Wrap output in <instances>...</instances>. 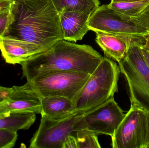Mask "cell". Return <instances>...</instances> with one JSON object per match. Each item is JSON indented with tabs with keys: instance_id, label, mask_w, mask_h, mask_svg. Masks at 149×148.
Masks as SVG:
<instances>
[{
	"instance_id": "obj_11",
	"label": "cell",
	"mask_w": 149,
	"mask_h": 148,
	"mask_svg": "<svg viewBox=\"0 0 149 148\" xmlns=\"http://www.w3.org/2000/svg\"><path fill=\"white\" fill-rule=\"evenodd\" d=\"M0 50L6 63L21 64L46 50L38 44L7 35L0 36Z\"/></svg>"
},
{
	"instance_id": "obj_13",
	"label": "cell",
	"mask_w": 149,
	"mask_h": 148,
	"mask_svg": "<svg viewBox=\"0 0 149 148\" xmlns=\"http://www.w3.org/2000/svg\"><path fill=\"white\" fill-rule=\"evenodd\" d=\"M95 41L105 56L119 63L126 55L128 47L134 45L131 40L123 36L102 31H95Z\"/></svg>"
},
{
	"instance_id": "obj_27",
	"label": "cell",
	"mask_w": 149,
	"mask_h": 148,
	"mask_svg": "<svg viewBox=\"0 0 149 148\" xmlns=\"http://www.w3.org/2000/svg\"><path fill=\"white\" fill-rule=\"evenodd\" d=\"M141 0H111V2H134Z\"/></svg>"
},
{
	"instance_id": "obj_6",
	"label": "cell",
	"mask_w": 149,
	"mask_h": 148,
	"mask_svg": "<svg viewBox=\"0 0 149 148\" xmlns=\"http://www.w3.org/2000/svg\"><path fill=\"white\" fill-rule=\"evenodd\" d=\"M113 148H146L149 142V113L131 105L111 136Z\"/></svg>"
},
{
	"instance_id": "obj_15",
	"label": "cell",
	"mask_w": 149,
	"mask_h": 148,
	"mask_svg": "<svg viewBox=\"0 0 149 148\" xmlns=\"http://www.w3.org/2000/svg\"><path fill=\"white\" fill-rule=\"evenodd\" d=\"M36 119V114L31 112H15L0 115V129L16 131L29 129Z\"/></svg>"
},
{
	"instance_id": "obj_18",
	"label": "cell",
	"mask_w": 149,
	"mask_h": 148,
	"mask_svg": "<svg viewBox=\"0 0 149 148\" xmlns=\"http://www.w3.org/2000/svg\"><path fill=\"white\" fill-rule=\"evenodd\" d=\"M99 135L87 129H81L76 133L78 148H100Z\"/></svg>"
},
{
	"instance_id": "obj_24",
	"label": "cell",
	"mask_w": 149,
	"mask_h": 148,
	"mask_svg": "<svg viewBox=\"0 0 149 148\" xmlns=\"http://www.w3.org/2000/svg\"><path fill=\"white\" fill-rule=\"evenodd\" d=\"M13 90V87H6L0 86V103L5 100Z\"/></svg>"
},
{
	"instance_id": "obj_28",
	"label": "cell",
	"mask_w": 149,
	"mask_h": 148,
	"mask_svg": "<svg viewBox=\"0 0 149 148\" xmlns=\"http://www.w3.org/2000/svg\"><path fill=\"white\" fill-rule=\"evenodd\" d=\"M146 148H149V142L147 144V146H146Z\"/></svg>"
},
{
	"instance_id": "obj_12",
	"label": "cell",
	"mask_w": 149,
	"mask_h": 148,
	"mask_svg": "<svg viewBox=\"0 0 149 148\" xmlns=\"http://www.w3.org/2000/svg\"><path fill=\"white\" fill-rule=\"evenodd\" d=\"M93 13L66 11L59 14L64 40L76 42L83 39L89 31L88 22Z\"/></svg>"
},
{
	"instance_id": "obj_8",
	"label": "cell",
	"mask_w": 149,
	"mask_h": 148,
	"mask_svg": "<svg viewBox=\"0 0 149 148\" xmlns=\"http://www.w3.org/2000/svg\"><path fill=\"white\" fill-rule=\"evenodd\" d=\"M83 115H73L58 120L42 117L38 129L31 140V148H62L68 136L76 137L77 131L83 129Z\"/></svg>"
},
{
	"instance_id": "obj_21",
	"label": "cell",
	"mask_w": 149,
	"mask_h": 148,
	"mask_svg": "<svg viewBox=\"0 0 149 148\" xmlns=\"http://www.w3.org/2000/svg\"><path fill=\"white\" fill-rule=\"evenodd\" d=\"M129 21L149 32V5L139 15L130 18Z\"/></svg>"
},
{
	"instance_id": "obj_14",
	"label": "cell",
	"mask_w": 149,
	"mask_h": 148,
	"mask_svg": "<svg viewBox=\"0 0 149 148\" xmlns=\"http://www.w3.org/2000/svg\"><path fill=\"white\" fill-rule=\"evenodd\" d=\"M41 100L42 117L58 120L74 115L72 100L57 96L41 97Z\"/></svg>"
},
{
	"instance_id": "obj_16",
	"label": "cell",
	"mask_w": 149,
	"mask_h": 148,
	"mask_svg": "<svg viewBox=\"0 0 149 148\" xmlns=\"http://www.w3.org/2000/svg\"><path fill=\"white\" fill-rule=\"evenodd\" d=\"M58 14L66 11L93 13L99 7V0H52Z\"/></svg>"
},
{
	"instance_id": "obj_20",
	"label": "cell",
	"mask_w": 149,
	"mask_h": 148,
	"mask_svg": "<svg viewBox=\"0 0 149 148\" xmlns=\"http://www.w3.org/2000/svg\"><path fill=\"white\" fill-rule=\"evenodd\" d=\"M14 21V16L9 11L0 14V36L6 35Z\"/></svg>"
},
{
	"instance_id": "obj_25",
	"label": "cell",
	"mask_w": 149,
	"mask_h": 148,
	"mask_svg": "<svg viewBox=\"0 0 149 148\" xmlns=\"http://www.w3.org/2000/svg\"><path fill=\"white\" fill-rule=\"evenodd\" d=\"M144 37L145 40V43L141 47L144 48L149 53V32L145 34L144 35Z\"/></svg>"
},
{
	"instance_id": "obj_1",
	"label": "cell",
	"mask_w": 149,
	"mask_h": 148,
	"mask_svg": "<svg viewBox=\"0 0 149 148\" xmlns=\"http://www.w3.org/2000/svg\"><path fill=\"white\" fill-rule=\"evenodd\" d=\"M11 11L14 21L7 35L46 50L64 40L59 14L52 0H13Z\"/></svg>"
},
{
	"instance_id": "obj_17",
	"label": "cell",
	"mask_w": 149,
	"mask_h": 148,
	"mask_svg": "<svg viewBox=\"0 0 149 148\" xmlns=\"http://www.w3.org/2000/svg\"><path fill=\"white\" fill-rule=\"evenodd\" d=\"M109 7L127 20L139 15L149 5V0L134 2H111Z\"/></svg>"
},
{
	"instance_id": "obj_29",
	"label": "cell",
	"mask_w": 149,
	"mask_h": 148,
	"mask_svg": "<svg viewBox=\"0 0 149 148\" xmlns=\"http://www.w3.org/2000/svg\"></svg>"
},
{
	"instance_id": "obj_26",
	"label": "cell",
	"mask_w": 149,
	"mask_h": 148,
	"mask_svg": "<svg viewBox=\"0 0 149 148\" xmlns=\"http://www.w3.org/2000/svg\"><path fill=\"white\" fill-rule=\"evenodd\" d=\"M140 47H141V50L142 53L143 54V56H144L146 62H147L148 65L149 66V53L146 50H145L144 48L143 47L141 46Z\"/></svg>"
},
{
	"instance_id": "obj_10",
	"label": "cell",
	"mask_w": 149,
	"mask_h": 148,
	"mask_svg": "<svg viewBox=\"0 0 149 148\" xmlns=\"http://www.w3.org/2000/svg\"><path fill=\"white\" fill-rule=\"evenodd\" d=\"M11 94L0 103V115L15 112H31L41 114V97L26 83L21 86H13Z\"/></svg>"
},
{
	"instance_id": "obj_7",
	"label": "cell",
	"mask_w": 149,
	"mask_h": 148,
	"mask_svg": "<svg viewBox=\"0 0 149 148\" xmlns=\"http://www.w3.org/2000/svg\"><path fill=\"white\" fill-rule=\"evenodd\" d=\"M90 30L123 36L138 46L145 42L144 35L149 31L124 18L108 5H102L92 14L88 22Z\"/></svg>"
},
{
	"instance_id": "obj_9",
	"label": "cell",
	"mask_w": 149,
	"mask_h": 148,
	"mask_svg": "<svg viewBox=\"0 0 149 148\" xmlns=\"http://www.w3.org/2000/svg\"><path fill=\"white\" fill-rule=\"evenodd\" d=\"M125 116L113 97L83 114L84 129L111 137Z\"/></svg>"
},
{
	"instance_id": "obj_23",
	"label": "cell",
	"mask_w": 149,
	"mask_h": 148,
	"mask_svg": "<svg viewBox=\"0 0 149 148\" xmlns=\"http://www.w3.org/2000/svg\"><path fill=\"white\" fill-rule=\"evenodd\" d=\"M13 0H0V14L11 10Z\"/></svg>"
},
{
	"instance_id": "obj_5",
	"label": "cell",
	"mask_w": 149,
	"mask_h": 148,
	"mask_svg": "<svg viewBox=\"0 0 149 148\" xmlns=\"http://www.w3.org/2000/svg\"><path fill=\"white\" fill-rule=\"evenodd\" d=\"M91 74L79 71L58 72L27 81L40 96H57L74 100Z\"/></svg>"
},
{
	"instance_id": "obj_3",
	"label": "cell",
	"mask_w": 149,
	"mask_h": 148,
	"mask_svg": "<svg viewBox=\"0 0 149 148\" xmlns=\"http://www.w3.org/2000/svg\"><path fill=\"white\" fill-rule=\"evenodd\" d=\"M114 60L103 56L73 100L74 114H84L114 97L120 73Z\"/></svg>"
},
{
	"instance_id": "obj_22",
	"label": "cell",
	"mask_w": 149,
	"mask_h": 148,
	"mask_svg": "<svg viewBox=\"0 0 149 148\" xmlns=\"http://www.w3.org/2000/svg\"><path fill=\"white\" fill-rule=\"evenodd\" d=\"M62 148H78L75 136L72 135L68 136L63 142Z\"/></svg>"
},
{
	"instance_id": "obj_19",
	"label": "cell",
	"mask_w": 149,
	"mask_h": 148,
	"mask_svg": "<svg viewBox=\"0 0 149 148\" xmlns=\"http://www.w3.org/2000/svg\"><path fill=\"white\" fill-rule=\"evenodd\" d=\"M17 131L0 129V148H11L17 139Z\"/></svg>"
},
{
	"instance_id": "obj_4",
	"label": "cell",
	"mask_w": 149,
	"mask_h": 148,
	"mask_svg": "<svg viewBox=\"0 0 149 148\" xmlns=\"http://www.w3.org/2000/svg\"><path fill=\"white\" fill-rule=\"evenodd\" d=\"M118 65L128 86L131 105L149 113V66L140 46H129Z\"/></svg>"
},
{
	"instance_id": "obj_2",
	"label": "cell",
	"mask_w": 149,
	"mask_h": 148,
	"mask_svg": "<svg viewBox=\"0 0 149 148\" xmlns=\"http://www.w3.org/2000/svg\"><path fill=\"white\" fill-rule=\"evenodd\" d=\"M103 58L90 45L62 40L21 65L23 76L29 81L58 72L79 71L91 74Z\"/></svg>"
}]
</instances>
